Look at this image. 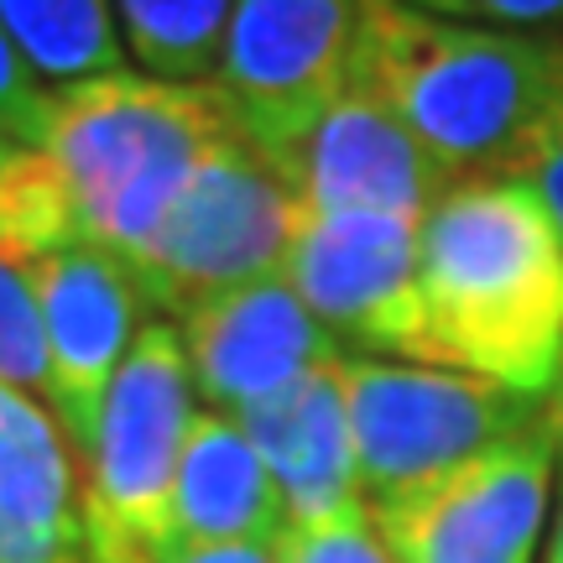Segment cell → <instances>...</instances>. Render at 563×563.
Instances as JSON below:
<instances>
[{"label": "cell", "instance_id": "ac0fdd59", "mask_svg": "<svg viewBox=\"0 0 563 563\" xmlns=\"http://www.w3.org/2000/svg\"><path fill=\"white\" fill-rule=\"evenodd\" d=\"M0 245H11L16 256H47L63 245H79L68 188L37 146H16L11 162L0 167Z\"/></svg>", "mask_w": 563, "mask_h": 563}, {"label": "cell", "instance_id": "4316f807", "mask_svg": "<svg viewBox=\"0 0 563 563\" xmlns=\"http://www.w3.org/2000/svg\"><path fill=\"white\" fill-rule=\"evenodd\" d=\"M16 146H21V141H11V136H5V131H0V167L11 162V152H16Z\"/></svg>", "mask_w": 563, "mask_h": 563}, {"label": "cell", "instance_id": "3957f363", "mask_svg": "<svg viewBox=\"0 0 563 563\" xmlns=\"http://www.w3.org/2000/svg\"><path fill=\"white\" fill-rule=\"evenodd\" d=\"M241 131L214 84H167L136 68L53 89L37 152L58 167L84 245L121 266L152 245L199 162Z\"/></svg>", "mask_w": 563, "mask_h": 563}, {"label": "cell", "instance_id": "2e32d148", "mask_svg": "<svg viewBox=\"0 0 563 563\" xmlns=\"http://www.w3.org/2000/svg\"><path fill=\"white\" fill-rule=\"evenodd\" d=\"M0 32L47 89L125 68V37L110 0H0Z\"/></svg>", "mask_w": 563, "mask_h": 563}, {"label": "cell", "instance_id": "ffe728a7", "mask_svg": "<svg viewBox=\"0 0 563 563\" xmlns=\"http://www.w3.org/2000/svg\"><path fill=\"white\" fill-rule=\"evenodd\" d=\"M277 563H397L382 532L371 522V506L350 511L340 522L319 527H287L277 543Z\"/></svg>", "mask_w": 563, "mask_h": 563}, {"label": "cell", "instance_id": "6da1fadb", "mask_svg": "<svg viewBox=\"0 0 563 563\" xmlns=\"http://www.w3.org/2000/svg\"><path fill=\"white\" fill-rule=\"evenodd\" d=\"M428 365L553 402L563 382V235L517 178L454 183L418 224Z\"/></svg>", "mask_w": 563, "mask_h": 563}, {"label": "cell", "instance_id": "44dd1931", "mask_svg": "<svg viewBox=\"0 0 563 563\" xmlns=\"http://www.w3.org/2000/svg\"><path fill=\"white\" fill-rule=\"evenodd\" d=\"M422 16L464 21V26H496V32H543L563 37V0H397Z\"/></svg>", "mask_w": 563, "mask_h": 563}, {"label": "cell", "instance_id": "cb8c5ba5", "mask_svg": "<svg viewBox=\"0 0 563 563\" xmlns=\"http://www.w3.org/2000/svg\"><path fill=\"white\" fill-rule=\"evenodd\" d=\"M167 563H277V548H262V543H203V548H178Z\"/></svg>", "mask_w": 563, "mask_h": 563}, {"label": "cell", "instance_id": "7a4b0ae2", "mask_svg": "<svg viewBox=\"0 0 563 563\" xmlns=\"http://www.w3.org/2000/svg\"><path fill=\"white\" fill-rule=\"evenodd\" d=\"M365 84L454 183L517 178L563 115V37L365 5Z\"/></svg>", "mask_w": 563, "mask_h": 563}, {"label": "cell", "instance_id": "ba28073f", "mask_svg": "<svg viewBox=\"0 0 563 563\" xmlns=\"http://www.w3.org/2000/svg\"><path fill=\"white\" fill-rule=\"evenodd\" d=\"M371 0H235L214 89L266 157L355 84Z\"/></svg>", "mask_w": 563, "mask_h": 563}, {"label": "cell", "instance_id": "e0dca14e", "mask_svg": "<svg viewBox=\"0 0 563 563\" xmlns=\"http://www.w3.org/2000/svg\"><path fill=\"white\" fill-rule=\"evenodd\" d=\"M125 53L167 84H209L235 0H110Z\"/></svg>", "mask_w": 563, "mask_h": 563}, {"label": "cell", "instance_id": "30bf717a", "mask_svg": "<svg viewBox=\"0 0 563 563\" xmlns=\"http://www.w3.org/2000/svg\"><path fill=\"white\" fill-rule=\"evenodd\" d=\"M42 302L47 334V407L58 418L68 449L95 443L110 386L121 376L136 334L146 329V298L136 277L100 245H63L47 256H26Z\"/></svg>", "mask_w": 563, "mask_h": 563}, {"label": "cell", "instance_id": "484cf974", "mask_svg": "<svg viewBox=\"0 0 563 563\" xmlns=\"http://www.w3.org/2000/svg\"><path fill=\"white\" fill-rule=\"evenodd\" d=\"M553 422H559V485H563V382L553 391Z\"/></svg>", "mask_w": 563, "mask_h": 563}, {"label": "cell", "instance_id": "4fadbf2b", "mask_svg": "<svg viewBox=\"0 0 563 563\" xmlns=\"http://www.w3.org/2000/svg\"><path fill=\"white\" fill-rule=\"evenodd\" d=\"M340 361L308 371L292 386H282L277 397L241 412L245 439L256 443V454L282 490L287 527H319L340 522L350 511H365Z\"/></svg>", "mask_w": 563, "mask_h": 563}, {"label": "cell", "instance_id": "52a82bcc", "mask_svg": "<svg viewBox=\"0 0 563 563\" xmlns=\"http://www.w3.org/2000/svg\"><path fill=\"white\" fill-rule=\"evenodd\" d=\"M559 475V422L548 412L481 449L439 481L371 506L397 563H538Z\"/></svg>", "mask_w": 563, "mask_h": 563}, {"label": "cell", "instance_id": "5bb4252c", "mask_svg": "<svg viewBox=\"0 0 563 563\" xmlns=\"http://www.w3.org/2000/svg\"><path fill=\"white\" fill-rule=\"evenodd\" d=\"M0 563H89L68 439L16 386H0Z\"/></svg>", "mask_w": 563, "mask_h": 563}, {"label": "cell", "instance_id": "9c48e42d", "mask_svg": "<svg viewBox=\"0 0 563 563\" xmlns=\"http://www.w3.org/2000/svg\"><path fill=\"white\" fill-rule=\"evenodd\" d=\"M418 224L407 214H302L282 277L344 355L428 365Z\"/></svg>", "mask_w": 563, "mask_h": 563}, {"label": "cell", "instance_id": "8fae6325", "mask_svg": "<svg viewBox=\"0 0 563 563\" xmlns=\"http://www.w3.org/2000/svg\"><path fill=\"white\" fill-rule=\"evenodd\" d=\"M302 214H407L422 220L454 178L418 146L365 84H350L292 146L272 152Z\"/></svg>", "mask_w": 563, "mask_h": 563}, {"label": "cell", "instance_id": "7c38bea8", "mask_svg": "<svg viewBox=\"0 0 563 563\" xmlns=\"http://www.w3.org/2000/svg\"><path fill=\"white\" fill-rule=\"evenodd\" d=\"M178 334L194 371V391L230 418L344 355L334 334L302 308L287 277L245 282L199 302L178 319Z\"/></svg>", "mask_w": 563, "mask_h": 563}, {"label": "cell", "instance_id": "d6986e66", "mask_svg": "<svg viewBox=\"0 0 563 563\" xmlns=\"http://www.w3.org/2000/svg\"><path fill=\"white\" fill-rule=\"evenodd\" d=\"M0 386L47 397V334L32 262L0 245Z\"/></svg>", "mask_w": 563, "mask_h": 563}, {"label": "cell", "instance_id": "d4e9b609", "mask_svg": "<svg viewBox=\"0 0 563 563\" xmlns=\"http://www.w3.org/2000/svg\"><path fill=\"white\" fill-rule=\"evenodd\" d=\"M543 563H563V511H559V522H553V532H548V543H543Z\"/></svg>", "mask_w": 563, "mask_h": 563}, {"label": "cell", "instance_id": "5b68a950", "mask_svg": "<svg viewBox=\"0 0 563 563\" xmlns=\"http://www.w3.org/2000/svg\"><path fill=\"white\" fill-rule=\"evenodd\" d=\"M302 203L282 167L241 131L220 141L178 194L152 245L125 266L146 308L178 323L199 302L262 277H282L298 241Z\"/></svg>", "mask_w": 563, "mask_h": 563}, {"label": "cell", "instance_id": "277c9868", "mask_svg": "<svg viewBox=\"0 0 563 563\" xmlns=\"http://www.w3.org/2000/svg\"><path fill=\"white\" fill-rule=\"evenodd\" d=\"M199 418L178 323L146 319L110 386L95 443L84 449V548L89 563H167L178 553V464Z\"/></svg>", "mask_w": 563, "mask_h": 563}, {"label": "cell", "instance_id": "8992f818", "mask_svg": "<svg viewBox=\"0 0 563 563\" xmlns=\"http://www.w3.org/2000/svg\"><path fill=\"white\" fill-rule=\"evenodd\" d=\"M340 386L350 407L365 506L397 501L407 490L439 481L548 412V402L517 397L481 376L418 361H376V355H344Z\"/></svg>", "mask_w": 563, "mask_h": 563}, {"label": "cell", "instance_id": "7402d4cb", "mask_svg": "<svg viewBox=\"0 0 563 563\" xmlns=\"http://www.w3.org/2000/svg\"><path fill=\"white\" fill-rule=\"evenodd\" d=\"M47 110H53V89L26 68L16 42L0 32V131L11 141H21V146H42Z\"/></svg>", "mask_w": 563, "mask_h": 563}, {"label": "cell", "instance_id": "9a60e30c", "mask_svg": "<svg viewBox=\"0 0 563 563\" xmlns=\"http://www.w3.org/2000/svg\"><path fill=\"white\" fill-rule=\"evenodd\" d=\"M173 517H178V548L282 543L287 506H282V490L256 454V443L245 439L241 418L199 407L188 443H183Z\"/></svg>", "mask_w": 563, "mask_h": 563}, {"label": "cell", "instance_id": "603a6c76", "mask_svg": "<svg viewBox=\"0 0 563 563\" xmlns=\"http://www.w3.org/2000/svg\"><path fill=\"white\" fill-rule=\"evenodd\" d=\"M517 183L532 188V199L543 203L553 230L563 235V115L548 125V136L538 141V152H532V162L517 173Z\"/></svg>", "mask_w": 563, "mask_h": 563}]
</instances>
